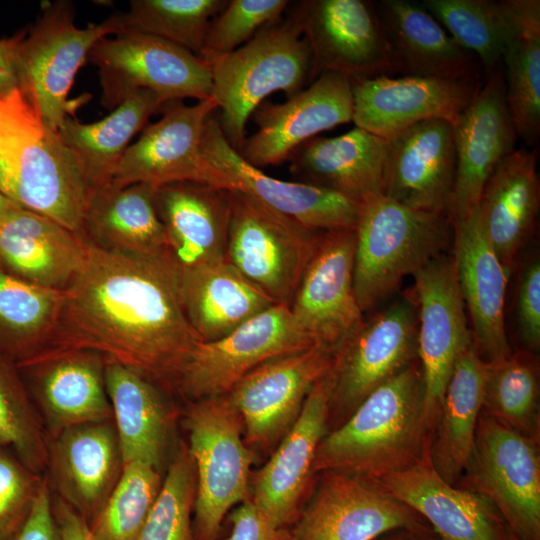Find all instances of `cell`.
<instances>
[{
    "mask_svg": "<svg viewBox=\"0 0 540 540\" xmlns=\"http://www.w3.org/2000/svg\"><path fill=\"white\" fill-rule=\"evenodd\" d=\"M199 341L169 263L123 256L87 242L84 262L63 290L55 331L38 355L92 350L152 380L170 382Z\"/></svg>",
    "mask_w": 540,
    "mask_h": 540,
    "instance_id": "cell-1",
    "label": "cell"
},
{
    "mask_svg": "<svg viewBox=\"0 0 540 540\" xmlns=\"http://www.w3.org/2000/svg\"><path fill=\"white\" fill-rule=\"evenodd\" d=\"M433 427L425 409L419 360L369 394L320 441L317 471L378 480L417 462L430 449Z\"/></svg>",
    "mask_w": 540,
    "mask_h": 540,
    "instance_id": "cell-2",
    "label": "cell"
},
{
    "mask_svg": "<svg viewBox=\"0 0 540 540\" xmlns=\"http://www.w3.org/2000/svg\"><path fill=\"white\" fill-rule=\"evenodd\" d=\"M0 192L82 235L89 189L58 130L18 87L0 93Z\"/></svg>",
    "mask_w": 540,
    "mask_h": 540,
    "instance_id": "cell-3",
    "label": "cell"
},
{
    "mask_svg": "<svg viewBox=\"0 0 540 540\" xmlns=\"http://www.w3.org/2000/svg\"><path fill=\"white\" fill-rule=\"evenodd\" d=\"M211 99L228 143L238 151L246 126L265 98L283 91L288 98L312 80V54L296 14L269 24L247 43L211 65Z\"/></svg>",
    "mask_w": 540,
    "mask_h": 540,
    "instance_id": "cell-4",
    "label": "cell"
},
{
    "mask_svg": "<svg viewBox=\"0 0 540 540\" xmlns=\"http://www.w3.org/2000/svg\"><path fill=\"white\" fill-rule=\"evenodd\" d=\"M453 224L447 213L416 210L383 194L362 202L355 228L353 287L364 313L403 278L441 255Z\"/></svg>",
    "mask_w": 540,
    "mask_h": 540,
    "instance_id": "cell-5",
    "label": "cell"
},
{
    "mask_svg": "<svg viewBox=\"0 0 540 540\" xmlns=\"http://www.w3.org/2000/svg\"><path fill=\"white\" fill-rule=\"evenodd\" d=\"M186 425L196 474L194 537L216 540L229 509L246 498L252 454L228 394L195 400Z\"/></svg>",
    "mask_w": 540,
    "mask_h": 540,
    "instance_id": "cell-6",
    "label": "cell"
},
{
    "mask_svg": "<svg viewBox=\"0 0 540 540\" xmlns=\"http://www.w3.org/2000/svg\"><path fill=\"white\" fill-rule=\"evenodd\" d=\"M110 34H115L110 17L78 28L72 3L56 1L42 7L27 33L17 35V87L51 128L58 130L69 116L67 98L76 74L94 44Z\"/></svg>",
    "mask_w": 540,
    "mask_h": 540,
    "instance_id": "cell-7",
    "label": "cell"
},
{
    "mask_svg": "<svg viewBox=\"0 0 540 540\" xmlns=\"http://www.w3.org/2000/svg\"><path fill=\"white\" fill-rule=\"evenodd\" d=\"M99 74L101 105L113 110L139 91L170 101L211 98L210 65L198 55L162 38L136 32L103 37L88 54Z\"/></svg>",
    "mask_w": 540,
    "mask_h": 540,
    "instance_id": "cell-8",
    "label": "cell"
},
{
    "mask_svg": "<svg viewBox=\"0 0 540 540\" xmlns=\"http://www.w3.org/2000/svg\"><path fill=\"white\" fill-rule=\"evenodd\" d=\"M322 233L231 190L226 259L277 304L290 305Z\"/></svg>",
    "mask_w": 540,
    "mask_h": 540,
    "instance_id": "cell-9",
    "label": "cell"
},
{
    "mask_svg": "<svg viewBox=\"0 0 540 540\" xmlns=\"http://www.w3.org/2000/svg\"><path fill=\"white\" fill-rule=\"evenodd\" d=\"M497 508L521 540H540V458L536 441L481 411L461 477Z\"/></svg>",
    "mask_w": 540,
    "mask_h": 540,
    "instance_id": "cell-10",
    "label": "cell"
},
{
    "mask_svg": "<svg viewBox=\"0 0 540 540\" xmlns=\"http://www.w3.org/2000/svg\"><path fill=\"white\" fill-rule=\"evenodd\" d=\"M313 346L289 306L275 304L217 340L199 341L170 382L195 400L228 394L262 363Z\"/></svg>",
    "mask_w": 540,
    "mask_h": 540,
    "instance_id": "cell-11",
    "label": "cell"
},
{
    "mask_svg": "<svg viewBox=\"0 0 540 540\" xmlns=\"http://www.w3.org/2000/svg\"><path fill=\"white\" fill-rule=\"evenodd\" d=\"M414 294L396 300L359 328L335 354L330 412L351 413L375 389L418 359Z\"/></svg>",
    "mask_w": 540,
    "mask_h": 540,
    "instance_id": "cell-12",
    "label": "cell"
},
{
    "mask_svg": "<svg viewBox=\"0 0 540 540\" xmlns=\"http://www.w3.org/2000/svg\"><path fill=\"white\" fill-rule=\"evenodd\" d=\"M294 13L312 54V80L326 72L349 79L397 73L375 2L305 0Z\"/></svg>",
    "mask_w": 540,
    "mask_h": 540,
    "instance_id": "cell-13",
    "label": "cell"
},
{
    "mask_svg": "<svg viewBox=\"0 0 540 540\" xmlns=\"http://www.w3.org/2000/svg\"><path fill=\"white\" fill-rule=\"evenodd\" d=\"M399 528L433 530L374 480L323 471L310 502L296 519L290 540H373Z\"/></svg>",
    "mask_w": 540,
    "mask_h": 540,
    "instance_id": "cell-14",
    "label": "cell"
},
{
    "mask_svg": "<svg viewBox=\"0 0 540 540\" xmlns=\"http://www.w3.org/2000/svg\"><path fill=\"white\" fill-rule=\"evenodd\" d=\"M216 110L211 98L191 106L182 100L164 103L161 118L145 126L140 138L126 149L111 183L121 187L145 183L157 188L194 181L230 190L226 179L201 154L206 122Z\"/></svg>",
    "mask_w": 540,
    "mask_h": 540,
    "instance_id": "cell-15",
    "label": "cell"
},
{
    "mask_svg": "<svg viewBox=\"0 0 540 540\" xmlns=\"http://www.w3.org/2000/svg\"><path fill=\"white\" fill-rule=\"evenodd\" d=\"M201 154L226 179L230 190L245 193L310 230L356 228L362 202L314 185L277 179L252 166L226 140L217 110L206 122Z\"/></svg>",
    "mask_w": 540,
    "mask_h": 540,
    "instance_id": "cell-16",
    "label": "cell"
},
{
    "mask_svg": "<svg viewBox=\"0 0 540 540\" xmlns=\"http://www.w3.org/2000/svg\"><path fill=\"white\" fill-rule=\"evenodd\" d=\"M355 230L323 232L290 312L315 346L335 353L364 321L353 287Z\"/></svg>",
    "mask_w": 540,
    "mask_h": 540,
    "instance_id": "cell-17",
    "label": "cell"
},
{
    "mask_svg": "<svg viewBox=\"0 0 540 540\" xmlns=\"http://www.w3.org/2000/svg\"><path fill=\"white\" fill-rule=\"evenodd\" d=\"M413 276L418 309L417 355L426 414L434 428L454 364L473 339L453 258L440 255Z\"/></svg>",
    "mask_w": 540,
    "mask_h": 540,
    "instance_id": "cell-18",
    "label": "cell"
},
{
    "mask_svg": "<svg viewBox=\"0 0 540 540\" xmlns=\"http://www.w3.org/2000/svg\"><path fill=\"white\" fill-rule=\"evenodd\" d=\"M352 117L350 79L338 73H322L284 103L264 100L251 115L256 133L246 137L237 152L259 169L279 165L304 142L352 122Z\"/></svg>",
    "mask_w": 540,
    "mask_h": 540,
    "instance_id": "cell-19",
    "label": "cell"
},
{
    "mask_svg": "<svg viewBox=\"0 0 540 540\" xmlns=\"http://www.w3.org/2000/svg\"><path fill=\"white\" fill-rule=\"evenodd\" d=\"M335 354L313 346L282 355L235 384L228 396L251 443L268 445L287 433L312 386L331 369Z\"/></svg>",
    "mask_w": 540,
    "mask_h": 540,
    "instance_id": "cell-20",
    "label": "cell"
},
{
    "mask_svg": "<svg viewBox=\"0 0 540 540\" xmlns=\"http://www.w3.org/2000/svg\"><path fill=\"white\" fill-rule=\"evenodd\" d=\"M452 124L456 176L447 214L453 223L477 208L491 174L515 150L517 134L507 106L502 64L486 74Z\"/></svg>",
    "mask_w": 540,
    "mask_h": 540,
    "instance_id": "cell-21",
    "label": "cell"
},
{
    "mask_svg": "<svg viewBox=\"0 0 540 540\" xmlns=\"http://www.w3.org/2000/svg\"><path fill=\"white\" fill-rule=\"evenodd\" d=\"M484 79L404 75L350 79L352 122L386 140L422 121L442 119L453 123Z\"/></svg>",
    "mask_w": 540,
    "mask_h": 540,
    "instance_id": "cell-22",
    "label": "cell"
},
{
    "mask_svg": "<svg viewBox=\"0 0 540 540\" xmlns=\"http://www.w3.org/2000/svg\"><path fill=\"white\" fill-rule=\"evenodd\" d=\"M105 365L102 354L86 349L47 352L18 364L52 436L75 425L113 420Z\"/></svg>",
    "mask_w": 540,
    "mask_h": 540,
    "instance_id": "cell-23",
    "label": "cell"
},
{
    "mask_svg": "<svg viewBox=\"0 0 540 540\" xmlns=\"http://www.w3.org/2000/svg\"><path fill=\"white\" fill-rule=\"evenodd\" d=\"M387 141L382 194L416 210L447 213L456 176L452 122L422 121Z\"/></svg>",
    "mask_w": 540,
    "mask_h": 540,
    "instance_id": "cell-24",
    "label": "cell"
},
{
    "mask_svg": "<svg viewBox=\"0 0 540 540\" xmlns=\"http://www.w3.org/2000/svg\"><path fill=\"white\" fill-rule=\"evenodd\" d=\"M332 389L331 367L312 386L296 421L256 478L251 500L277 527L286 528L300 513L317 447L327 433Z\"/></svg>",
    "mask_w": 540,
    "mask_h": 540,
    "instance_id": "cell-25",
    "label": "cell"
},
{
    "mask_svg": "<svg viewBox=\"0 0 540 540\" xmlns=\"http://www.w3.org/2000/svg\"><path fill=\"white\" fill-rule=\"evenodd\" d=\"M374 481L423 517L441 540H505L507 524L493 503L443 479L430 449L411 466Z\"/></svg>",
    "mask_w": 540,
    "mask_h": 540,
    "instance_id": "cell-26",
    "label": "cell"
},
{
    "mask_svg": "<svg viewBox=\"0 0 540 540\" xmlns=\"http://www.w3.org/2000/svg\"><path fill=\"white\" fill-rule=\"evenodd\" d=\"M58 497L90 525L123 470L113 420L66 428L47 443V465Z\"/></svg>",
    "mask_w": 540,
    "mask_h": 540,
    "instance_id": "cell-27",
    "label": "cell"
},
{
    "mask_svg": "<svg viewBox=\"0 0 540 540\" xmlns=\"http://www.w3.org/2000/svg\"><path fill=\"white\" fill-rule=\"evenodd\" d=\"M453 224L452 256L459 289L472 324L477 352L487 363L510 354L504 305L511 274L502 264L480 222L477 208Z\"/></svg>",
    "mask_w": 540,
    "mask_h": 540,
    "instance_id": "cell-28",
    "label": "cell"
},
{
    "mask_svg": "<svg viewBox=\"0 0 540 540\" xmlns=\"http://www.w3.org/2000/svg\"><path fill=\"white\" fill-rule=\"evenodd\" d=\"M167 258L176 274L226 260L231 190L194 181L156 188Z\"/></svg>",
    "mask_w": 540,
    "mask_h": 540,
    "instance_id": "cell-29",
    "label": "cell"
},
{
    "mask_svg": "<svg viewBox=\"0 0 540 540\" xmlns=\"http://www.w3.org/2000/svg\"><path fill=\"white\" fill-rule=\"evenodd\" d=\"M397 73L440 79H484L478 58L462 47L421 5L375 3Z\"/></svg>",
    "mask_w": 540,
    "mask_h": 540,
    "instance_id": "cell-30",
    "label": "cell"
},
{
    "mask_svg": "<svg viewBox=\"0 0 540 540\" xmlns=\"http://www.w3.org/2000/svg\"><path fill=\"white\" fill-rule=\"evenodd\" d=\"M85 238L58 222L17 208L0 221V271L63 291L82 266Z\"/></svg>",
    "mask_w": 540,
    "mask_h": 540,
    "instance_id": "cell-31",
    "label": "cell"
},
{
    "mask_svg": "<svg viewBox=\"0 0 540 540\" xmlns=\"http://www.w3.org/2000/svg\"><path fill=\"white\" fill-rule=\"evenodd\" d=\"M388 141L359 127L336 137H314L288 159L298 182L363 202L382 194Z\"/></svg>",
    "mask_w": 540,
    "mask_h": 540,
    "instance_id": "cell-32",
    "label": "cell"
},
{
    "mask_svg": "<svg viewBox=\"0 0 540 540\" xmlns=\"http://www.w3.org/2000/svg\"><path fill=\"white\" fill-rule=\"evenodd\" d=\"M155 191L145 183L123 187L110 183L91 191L82 236L108 252L169 263Z\"/></svg>",
    "mask_w": 540,
    "mask_h": 540,
    "instance_id": "cell-33",
    "label": "cell"
},
{
    "mask_svg": "<svg viewBox=\"0 0 540 540\" xmlns=\"http://www.w3.org/2000/svg\"><path fill=\"white\" fill-rule=\"evenodd\" d=\"M536 167V149H515L493 171L477 206L482 227L510 273L536 224L540 201Z\"/></svg>",
    "mask_w": 540,
    "mask_h": 540,
    "instance_id": "cell-34",
    "label": "cell"
},
{
    "mask_svg": "<svg viewBox=\"0 0 540 540\" xmlns=\"http://www.w3.org/2000/svg\"><path fill=\"white\" fill-rule=\"evenodd\" d=\"M186 318L202 342L217 340L277 304L227 259L177 274Z\"/></svg>",
    "mask_w": 540,
    "mask_h": 540,
    "instance_id": "cell-35",
    "label": "cell"
},
{
    "mask_svg": "<svg viewBox=\"0 0 540 540\" xmlns=\"http://www.w3.org/2000/svg\"><path fill=\"white\" fill-rule=\"evenodd\" d=\"M486 371L487 362L472 340L454 364L432 431V464L453 485L461 479L472 454Z\"/></svg>",
    "mask_w": 540,
    "mask_h": 540,
    "instance_id": "cell-36",
    "label": "cell"
},
{
    "mask_svg": "<svg viewBox=\"0 0 540 540\" xmlns=\"http://www.w3.org/2000/svg\"><path fill=\"white\" fill-rule=\"evenodd\" d=\"M162 105L153 92L139 90L100 121L83 124L69 116L64 119L58 134L89 193L112 182L130 140Z\"/></svg>",
    "mask_w": 540,
    "mask_h": 540,
    "instance_id": "cell-37",
    "label": "cell"
},
{
    "mask_svg": "<svg viewBox=\"0 0 540 540\" xmlns=\"http://www.w3.org/2000/svg\"><path fill=\"white\" fill-rule=\"evenodd\" d=\"M152 381L131 367L106 359L105 383L123 465L141 461L159 470L169 419L161 393Z\"/></svg>",
    "mask_w": 540,
    "mask_h": 540,
    "instance_id": "cell-38",
    "label": "cell"
},
{
    "mask_svg": "<svg viewBox=\"0 0 540 540\" xmlns=\"http://www.w3.org/2000/svg\"><path fill=\"white\" fill-rule=\"evenodd\" d=\"M421 5L478 58L485 74L502 64L510 42L540 12L539 0H423Z\"/></svg>",
    "mask_w": 540,
    "mask_h": 540,
    "instance_id": "cell-39",
    "label": "cell"
},
{
    "mask_svg": "<svg viewBox=\"0 0 540 540\" xmlns=\"http://www.w3.org/2000/svg\"><path fill=\"white\" fill-rule=\"evenodd\" d=\"M63 291L40 287L0 271V353L24 363L52 337Z\"/></svg>",
    "mask_w": 540,
    "mask_h": 540,
    "instance_id": "cell-40",
    "label": "cell"
},
{
    "mask_svg": "<svg viewBox=\"0 0 540 540\" xmlns=\"http://www.w3.org/2000/svg\"><path fill=\"white\" fill-rule=\"evenodd\" d=\"M538 377V362L528 350L487 363L482 411L537 442Z\"/></svg>",
    "mask_w": 540,
    "mask_h": 540,
    "instance_id": "cell-41",
    "label": "cell"
},
{
    "mask_svg": "<svg viewBox=\"0 0 540 540\" xmlns=\"http://www.w3.org/2000/svg\"><path fill=\"white\" fill-rule=\"evenodd\" d=\"M228 0H132L110 16L115 35L136 32L179 45L200 57L211 20Z\"/></svg>",
    "mask_w": 540,
    "mask_h": 540,
    "instance_id": "cell-42",
    "label": "cell"
},
{
    "mask_svg": "<svg viewBox=\"0 0 540 540\" xmlns=\"http://www.w3.org/2000/svg\"><path fill=\"white\" fill-rule=\"evenodd\" d=\"M502 67L517 137L534 146L540 136V12L532 15L510 42Z\"/></svg>",
    "mask_w": 540,
    "mask_h": 540,
    "instance_id": "cell-43",
    "label": "cell"
},
{
    "mask_svg": "<svg viewBox=\"0 0 540 540\" xmlns=\"http://www.w3.org/2000/svg\"><path fill=\"white\" fill-rule=\"evenodd\" d=\"M0 446L33 472L47 465V441L40 415L18 364L0 353Z\"/></svg>",
    "mask_w": 540,
    "mask_h": 540,
    "instance_id": "cell-44",
    "label": "cell"
},
{
    "mask_svg": "<svg viewBox=\"0 0 540 540\" xmlns=\"http://www.w3.org/2000/svg\"><path fill=\"white\" fill-rule=\"evenodd\" d=\"M162 482L154 466L141 461L125 463L104 507L89 525L94 537L97 540H135Z\"/></svg>",
    "mask_w": 540,
    "mask_h": 540,
    "instance_id": "cell-45",
    "label": "cell"
},
{
    "mask_svg": "<svg viewBox=\"0 0 540 540\" xmlns=\"http://www.w3.org/2000/svg\"><path fill=\"white\" fill-rule=\"evenodd\" d=\"M196 495L195 467L182 448L170 463L159 494L135 540H195L191 511Z\"/></svg>",
    "mask_w": 540,
    "mask_h": 540,
    "instance_id": "cell-46",
    "label": "cell"
},
{
    "mask_svg": "<svg viewBox=\"0 0 540 540\" xmlns=\"http://www.w3.org/2000/svg\"><path fill=\"white\" fill-rule=\"evenodd\" d=\"M287 0H228L211 20L200 57L211 65L283 17Z\"/></svg>",
    "mask_w": 540,
    "mask_h": 540,
    "instance_id": "cell-47",
    "label": "cell"
},
{
    "mask_svg": "<svg viewBox=\"0 0 540 540\" xmlns=\"http://www.w3.org/2000/svg\"><path fill=\"white\" fill-rule=\"evenodd\" d=\"M43 480L0 446V540H10L27 520Z\"/></svg>",
    "mask_w": 540,
    "mask_h": 540,
    "instance_id": "cell-48",
    "label": "cell"
},
{
    "mask_svg": "<svg viewBox=\"0 0 540 540\" xmlns=\"http://www.w3.org/2000/svg\"><path fill=\"white\" fill-rule=\"evenodd\" d=\"M520 336L528 351L540 346V262L535 258L522 270L517 293Z\"/></svg>",
    "mask_w": 540,
    "mask_h": 540,
    "instance_id": "cell-49",
    "label": "cell"
},
{
    "mask_svg": "<svg viewBox=\"0 0 540 540\" xmlns=\"http://www.w3.org/2000/svg\"><path fill=\"white\" fill-rule=\"evenodd\" d=\"M232 530L226 540H290V531L274 525L251 498L231 514Z\"/></svg>",
    "mask_w": 540,
    "mask_h": 540,
    "instance_id": "cell-50",
    "label": "cell"
},
{
    "mask_svg": "<svg viewBox=\"0 0 540 540\" xmlns=\"http://www.w3.org/2000/svg\"><path fill=\"white\" fill-rule=\"evenodd\" d=\"M10 540H61L47 480H43L27 520Z\"/></svg>",
    "mask_w": 540,
    "mask_h": 540,
    "instance_id": "cell-51",
    "label": "cell"
},
{
    "mask_svg": "<svg viewBox=\"0 0 540 540\" xmlns=\"http://www.w3.org/2000/svg\"><path fill=\"white\" fill-rule=\"evenodd\" d=\"M53 512L61 540H97L87 521L59 497L53 501Z\"/></svg>",
    "mask_w": 540,
    "mask_h": 540,
    "instance_id": "cell-52",
    "label": "cell"
},
{
    "mask_svg": "<svg viewBox=\"0 0 540 540\" xmlns=\"http://www.w3.org/2000/svg\"><path fill=\"white\" fill-rule=\"evenodd\" d=\"M17 35L0 39V93L17 87L15 48Z\"/></svg>",
    "mask_w": 540,
    "mask_h": 540,
    "instance_id": "cell-53",
    "label": "cell"
},
{
    "mask_svg": "<svg viewBox=\"0 0 540 540\" xmlns=\"http://www.w3.org/2000/svg\"><path fill=\"white\" fill-rule=\"evenodd\" d=\"M373 540H441L433 531H423L408 528L394 529L377 536Z\"/></svg>",
    "mask_w": 540,
    "mask_h": 540,
    "instance_id": "cell-54",
    "label": "cell"
},
{
    "mask_svg": "<svg viewBox=\"0 0 540 540\" xmlns=\"http://www.w3.org/2000/svg\"><path fill=\"white\" fill-rule=\"evenodd\" d=\"M17 208L18 205L0 192V221Z\"/></svg>",
    "mask_w": 540,
    "mask_h": 540,
    "instance_id": "cell-55",
    "label": "cell"
},
{
    "mask_svg": "<svg viewBox=\"0 0 540 540\" xmlns=\"http://www.w3.org/2000/svg\"><path fill=\"white\" fill-rule=\"evenodd\" d=\"M505 540H521V538L507 526Z\"/></svg>",
    "mask_w": 540,
    "mask_h": 540,
    "instance_id": "cell-56",
    "label": "cell"
}]
</instances>
